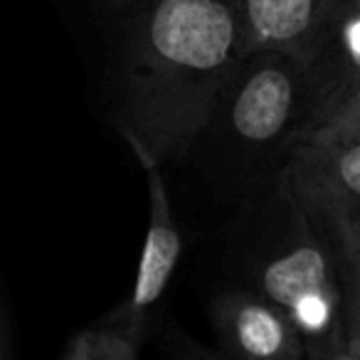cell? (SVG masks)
<instances>
[{"mask_svg": "<svg viewBox=\"0 0 360 360\" xmlns=\"http://www.w3.org/2000/svg\"><path fill=\"white\" fill-rule=\"evenodd\" d=\"M250 52L240 0H139L106 70V104L136 158L188 160Z\"/></svg>", "mask_w": 360, "mask_h": 360, "instance_id": "1", "label": "cell"}, {"mask_svg": "<svg viewBox=\"0 0 360 360\" xmlns=\"http://www.w3.org/2000/svg\"><path fill=\"white\" fill-rule=\"evenodd\" d=\"M309 131L306 62L279 50H252L220 91L191 155L245 200L276 186Z\"/></svg>", "mask_w": 360, "mask_h": 360, "instance_id": "2", "label": "cell"}, {"mask_svg": "<svg viewBox=\"0 0 360 360\" xmlns=\"http://www.w3.org/2000/svg\"><path fill=\"white\" fill-rule=\"evenodd\" d=\"M237 262L247 289L284 309L311 350H345L343 284L335 245L284 188L245 200Z\"/></svg>", "mask_w": 360, "mask_h": 360, "instance_id": "3", "label": "cell"}, {"mask_svg": "<svg viewBox=\"0 0 360 360\" xmlns=\"http://www.w3.org/2000/svg\"><path fill=\"white\" fill-rule=\"evenodd\" d=\"M279 186L326 235L360 230V143H301Z\"/></svg>", "mask_w": 360, "mask_h": 360, "instance_id": "4", "label": "cell"}, {"mask_svg": "<svg viewBox=\"0 0 360 360\" xmlns=\"http://www.w3.org/2000/svg\"><path fill=\"white\" fill-rule=\"evenodd\" d=\"M306 75L309 141L311 134L321 129L360 86V0H333L314 50L306 60Z\"/></svg>", "mask_w": 360, "mask_h": 360, "instance_id": "5", "label": "cell"}, {"mask_svg": "<svg viewBox=\"0 0 360 360\" xmlns=\"http://www.w3.org/2000/svg\"><path fill=\"white\" fill-rule=\"evenodd\" d=\"M212 323L230 360H309L294 319L250 289L217 296Z\"/></svg>", "mask_w": 360, "mask_h": 360, "instance_id": "6", "label": "cell"}, {"mask_svg": "<svg viewBox=\"0 0 360 360\" xmlns=\"http://www.w3.org/2000/svg\"><path fill=\"white\" fill-rule=\"evenodd\" d=\"M139 163L146 173V183H148V230H146L143 250H141L134 291L114 321L136 335H141V326H143L150 306L158 304L163 291L168 289L175 266H178L180 250H183L180 230L170 212L163 165L150 158H139Z\"/></svg>", "mask_w": 360, "mask_h": 360, "instance_id": "7", "label": "cell"}, {"mask_svg": "<svg viewBox=\"0 0 360 360\" xmlns=\"http://www.w3.org/2000/svg\"><path fill=\"white\" fill-rule=\"evenodd\" d=\"M247 47L309 60L333 0H240Z\"/></svg>", "mask_w": 360, "mask_h": 360, "instance_id": "8", "label": "cell"}, {"mask_svg": "<svg viewBox=\"0 0 360 360\" xmlns=\"http://www.w3.org/2000/svg\"><path fill=\"white\" fill-rule=\"evenodd\" d=\"M343 284V333L345 350L360 360V257L343 240H333Z\"/></svg>", "mask_w": 360, "mask_h": 360, "instance_id": "9", "label": "cell"}, {"mask_svg": "<svg viewBox=\"0 0 360 360\" xmlns=\"http://www.w3.org/2000/svg\"><path fill=\"white\" fill-rule=\"evenodd\" d=\"M306 143H360V86Z\"/></svg>", "mask_w": 360, "mask_h": 360, "instance_id": "10", "label": "cell"}, {"mask_svg": "<svg viewBox=\"0 0 360 360\" xmlns=\"http://www.w3.org/2000/svg\"><path fill=\"white\" fill-rule=\"evenodd\" d=\"M139 355V335L126 330L124 326L111 323L94 330L91 360H136Z\"/></svg>", "mask_w": 360, "mask_h": 360, "instance_id": "11", "label": "cell"}, {"mask_svg": "<svg viewBox=\"0 0 360 360\" xmlns=\"http://www.w3.org/2000/svg\"><path fill=\"white\" fill-rule=\"evenodd\" d=\"M91 348H94V330H84L72 340L62 360H91Z\"/></svg>", "mask_w": 360, "mask_h": 360, "instance_id": "12", "label": "cell"}, {"mask_svg": "<svg viewBox=\"0 0 360 360\" xmlns=\"http://www.w3.org/2000/svg\"><path fill=\"white\" fill-rule=\"evenodd\" d=\"M178 360H222V358H215L212 353H207V350H202V348H195L191 340H186V343L178 345Z\"/></svg>", "mask_w": 360, "mask_h": 360, "instance_id": "13", "label": "cell"}, {"mask_svg": "<svg viewBox=\"0 0 360 360\" xmlns=\"http://www.w3.org/2000/svg\"><path fill=\"white\" fill-rule=\"evenodd\" d=\"M348 350H311L309 360H343Z\"/></svg>", "mask_w": 360, "mask_h": 360, "instance_id": "14", "label": "cell"}, {"mask_svg": "<svg viewBox=\"0 0 360 360\" xmlns=\"http://www.w3.org/2000/svg\"><path fill=\"white\" fill-rule=\"evenodd\" d=\"M328 237H330V240H343L345 245L353 247V252L360 257V230L353 232V235H328Z\"/></svg>", "mask_w": 360, "mask_h": 360, "instance_id": "15", "label": "cell"}, {"mask_svg": "<svg viewBox=\"0 0 360 360\" xmlns=\"http://www.w3.org/2000/svg\"><path fill=\"white\" fill-rule=\"evenodd\" d=\"M114 3L119 8H129V6H134V3H139V0H114Z\"/></svg>", "mask_w": 360, "mask_h": 360, "instance_id": "16", "label": "cell"}]
</instances>
